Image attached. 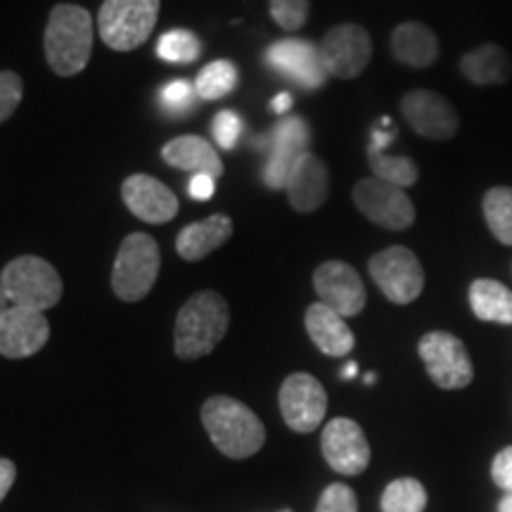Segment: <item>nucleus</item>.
Here are the masks:
<instances>
[{
	"label": "nucleus",
	"instance_id": "nucleus-1",
	"mask_svg": "<svg viewBox=\"0 0 512 512\" xmlns=\"http://www.w3.org/2000/svg\"><path fill=\"white\" fill-rule=\"evenodd\" d=\"M93 17L81 5H55L50 10L46 36V60L57 76L81 74L93 55Z\"/></svg>",
	"mask_w": 512,
	"mask_h": 512
},
{
	"label": "nucleus",
	"instance_id": "nucleus-2",
	"mask_svg": "<svg viewBox=\"0 0 512 512\" xmlns=\"http://www.w3.org/2000/svg\"><path fill=\"white\" fill-rule=\"evenodd\" d=\"M202 425L223 456L252 458L266 441V427L252 408L233 396H211L202 406Z\"/></svg>",
	"mask_w": 512,
	"mask_h": 512
},
{
	"label": "nucleus",
	"instance_id": "nucleus-3",
	"mask_svg": "<svg viewBox=\"0 0 512 512\" xmlns=\"http://www.w3.org/2000/svg\"><path fill=\"white\" fill-rule=\"evenodd\" d=\"M230 325L228 302L219 292H197L176 316L174 347L183 361L209 356L221 344Z\"/></svg>",
	"mask_w": 512,
	"mask_h": 512
},
{
	"label": "nucleus",
	"instance_id": "nucleus-4",
	"mask_svg": "<svg viewBox=\"0 0 512 512\" xmlns=\"http://www.w3.org/2000/svg\"><path fill=\"white\" fill-rule=\"evenodd\" d=\"M0 287L10 306H24V309L43 311L60 304L62 299V278L53 264L41 256H17L0 273Z\"/></svg>",
	"mask_w": 512,
	"mask_h": 512
},
{
	"label": "nucleus",
	"instance_id": "nucleus-5",
	"mask_svg": "<svg viewBox=\"0 0 512 512\" xmlns=\"http://www.w3.org/2000/svg\"><path fill=\"white\" fill-rule=\"evenodd\" d=\"M162 266V252L155 238L131 233L121 242L112 268V290L121 302L133 304L145 299L155 287Z\"/></svg>",
	"mask_w": 512,
	"mask_h": 512
},
{
	"label": "nucleus",
	"instance_id": "nucleus-6",
	"mask_svg": "<svg viewBox=\"0 0 512 512\" xmlns=\"http://www.w3.org/2000/svg\"><path fill=\"white\" fill-rule=\"evenodd\" d=\"M162 0H102L98 34L107 48L131 53L143 46L157 27Z\"/></svg>",
	"mask_w": 512,
	"mask_h": 512
},
{
	"label": "nucleus",
	"instance_id": "nucleus-7",
	"mask_svg": "<svg viewBox=\"0 0 512 512\" xmlns=\"http://www.w3.org/2000/svg\"><path fill=\"white\" fill-rule=\"evenodd\" d=\"M368 271L392 304H411L425 290V271L408 247L394 245L382 249L370 259Z\"/></svg>",
	"mask_w": 512,
	"mask_h": 512
},
{
	"label": "nucleus",
	"instance_id": "nucleus-8",
	"mask_svg": "<svg viewBox=\"0 0 512 512\" xmlns=\"http://www.w3.org/2000/svg\"><path fill=\"white\" fill-rule=\"evenodd\" d=\"M418 354L425 363L430 380L441 389H463L475 377L472 358L463 339L451 332H427L418 344Z\"/></svg>",
	"mask_w": 512,
	"mask_h": 512
},
{
	"label": "nucleus",
	"instance_id": "nucleus-9",
	"mask_svg": "<svg viewBox=\"0 0 512 512\" xmlns=\"http://www.w3.org/2000/svg\"><path fill=\"white\" fill-rule=\"evenodd\" d=\"M354 204L375 226L394 233L408 230L415 221V204L406 190L375 176L354 185Z\"/></svg>",
	"mask_w": 512,
	"mask_h": 512
},
{
	"label": "nucleus",
	"instance_id": "nucleus-10",
	"mask_svg": "<svg viewBox=\"0 0 512 512\" xmlns=\"http://www.w3.org/2000/svg\"><path fill=\"white\" fill-rule=\"evenodd\" d=\"M320 60L328 76L335 79H356L366 72L373 57V41L361 24H339L332 27L320 41Z\"/></svg>",
	"mask_w": 512,
	"mask_h": 512
},
{
	"label": "nucleus",
	"instance_id": "nucleus-11",
	"mask_svg": "<svg viewBox=\"0 0 512 512\" xmlns=\"http://www.w3.org/2000/svg\"><path fill=\"white\" fill-rule=\"evenodd\" d=\"M311 131L302 117H285L273 126V131L264 138L266 166L264 183L271 190H283L290 178L294 162L309 152Z\"/></svg>",
	"mask_w": 512,
	"mask_h": 512
},
{
	"label": "nucleus",
	"instance_id": "nucleus-12",
	"mask_svg": "<svg viewBox=\"0 0 512 512\" xmlns=\"http://www.w3.org/2000/svg\"><path fill=\"white\" fill-rule=\"evenodd\" d=\"M280 413L292 432L309 434L318 430L328 411V394L316 377L309 373H292L280 387Z\"/></svg>",
	"mask_w": 512,
	"mask_h": 512
},
{
	"label": "nucleus",
	"instance_id": "nucleus-13",
	"mask_svg": "<svg viewBox=\"0 0 512 512\" xmlns=\"http://www.w3.org/2000/svg\"><path fill=\"white\" fill-rule=\"evenodd\" d=\"M313 287L320 297V304L330 306L342 318L358 316L366 309L368 294L361 275L347 261H325L313 273Z\"/></svg>",
	"mask_w": 512,
	"mask_h": 512
},
{
	"label": "nucleus",
	"instance_id": "nucleus-14",
	"mask_svg": "<svg viewBox=\"0 0 512 512\" xmlns=\"http://www.w3.org/2000/svg\"><path fill=\"white\" fill-rule=\"evenodd\" d=\"M401 114L418 136L430 140H451L460 128L456 107L441 93L425 88H415L403 95Z\"/></svg>",
	"mask_w": 512,
	"mask_h": 512
},
{
	"label": "nucleus",
	"instance_id": "nucleus-15",
	"mask_svg": "<svg viewBox=\"0 0 512 512\" xmlns=\"http://www.w3.org/2000/svg\"><path fill=\"white\" fill-rule=\"evenodd\" d=\"M320 448L332 470L339 475L356 477L370 463V446L361 425L349 418H335L325 425Z\"/></svg>",
	"mask_w": 512,
	"mask_h": 512
},
{
	"label": "nucleus",
	"instance_id": "nucleus-16",
	"mask_svg": "<svg viewBox=\"0 0 512 512\" xmlns=\"http://www.w3.org/2000/svg\"><path fill=\"white\" fill-rule=\"evenodd\" d=\"M50 339V323L43 311L10 306L0 318V354L5 358H29Z\"/></svg>",
	"mask_w": 512,
	"mask_h": 512
},
{
	"label": "nucleus",
	"instance_id": "nucleus-17",
	"mask_svg": "<svg viewBox=\"0 0 512 512\" xmlns=\"http://www.w3.org/2000/svg\"><path fill=\"white\" fill-rule=\"evenodd\" d=\"M266 62L275 72L302 83L309 91L320 88L328 79L323 60H320V48L304 38H283V41L273 43L266 53Z\"/></svg>",
	"mask_w": 512,
	"mask_h": 512
},
{
	"label": "nucleus",
	"instance_id": "nucleus-18",
	"mask_svg": "<svg viewBox=\"0 0 512 512\" xmlns=\"http://www.w3.org/2000/svg\"><path fill=\"white\" fill-rule=\"evenodd\" d=\"M121 197H124L126 207L131 209L133 216H138L145 223H152V226L169 223L178 214V197L171 192V188H166L164 183H159L152 176H128L121 185Z\"/></svg>",
	"mask_w": 512,
	"mask_h": 512
},
{
	"label": "nucleus",
	"instance_id": "nucleus-19",
	"mask_svg": "<svg viewBox=\"0 0 512 512\" xmlns=\"http://www.w3.org/2000/svg\"><path fill=\"white\" fill-rule=\"evenodd\" d=\"M287 200L290 207L299 214H311V211L320 209L330 195V174L328 166L313 152H304L297 159L287 178Z\"/></svg>",
	"mask_w": 512,
	"mask_h": 512
},
{
	"label": "nucleus",
	"instance_id": "nucleus-20",
	"mask_svg": "<svg viewBox=\"0 0 512 512\" xmlns=\"http://www.w3.org/2000/svg\"><path fill=\"white\" fill-rule=\"evenodd\" d=\"M304 323H306V332H309L311 342L316 344L325 356L339 358L354 351L356 347L354 332H351L347 320L339 316V313L332 311L330 306L320 302L311 304L309 309H306Z\"/></svg>",
	"mask_w": 512,
	"mask_h": 512
},
{
	"label": "nucleus",
	"instance_id": "nucleus-21",
	"mask_svg": "<svg viewBox=\"0 0 512 512\" xmlns=\"http://www.w3.org/2000/svg\"><path fill=\"white\" fill-rule=\"evenodd\" d=\"M164 162L174 169L192 171V174H207L211 178L223 176V162L214 145L200 136H181L169 140L162 147Z\"/></svg>",
	"mask_w": 512,
	"mask_h": 512
},
{
	"label": "nucleus",
	"instance_id": "nucleus-22",
	"mask_svg": "<svg viewBox=\"0 0 512 512\" xmlns=\"http://www.w3.org/2000/svg\"><path fill=\"white\" fill-rule=\"evenodd\" d=\"M233 235V221L226 214H214L209 219L190 223L176 240V252L185 261H200L204 256L226 245Z\"/></svg>",
	"mask_w": 512,
	"mask_h": 512
},
{
	"label": "nucleus",
	"instance_id": "nucleus-23",
	"mask_svg": "<svg viewBox=\"0 0 512 512\" xmlns=\"http://www.w3.org/2000/svg\"><path fill=\"white\" fill-rule=\"evenodd\" d=\"M392 53L401 64L413 69L432 67L439 57V38L420 22L399 24L392 34Z\"/></svg>",
	"mask_w": 512,
	"mask_h": 512
},
{
	"label": "nucleus",
	"instance_id": "nucleus-24",
	"mask_svg": "<svg viewBox=\"0 0 512 512\" xmlns=\"http://www.w3.org/2000/svg\"><path fill=\"white\" fill-rule=\"evenodd\" d=\"M460 72L475 86H501L512 79V60L498 43H486L460 57Z\"/></svg>",
	"mask_w": 512,
	"mask_h": 512
},
{
	"label": "nucleus",
	"instance_id": "nucleus-25",
	"mask_svg": "<svg viewBox=\"0 0 512 512\" xmlns=\"http://www.w3.org/2000/svg\"><path fill=\"white\" fill-rule=\"evenodd\" d=\"M472 313L484 323L512 325V292L503 283L479 278L470 285Z\"/></svg>",
	"mask_w": 512,
	"mask_h": 512
},
{
	"label": "nucleus",
	"instance_id": "nucleus-26",
	"mask_svg": "<svg viewBox=\"0 0 512 512\" xmlns=\"http://www.w3.org/2000/svg\"><path fill=\"white\" fill-rule=\"evenodd\" d=\"M368 162L375 178H380V181H387L392 185H399V188H411V185L418 183L420 178L418 164H415L411 157L387 155L384 147L375 143L368 145Z\"/></svg>",
	"mask_w": 512,
	"mask_h": 512
},
{
	"label": "nucleus",
	"instance_id": "nucleus-27",
	"mask_svg": "<svg viewBox=\"0 0 512 512\" xmlns=\"http://www.w3.org/2000/svg\"><path fill=\"white\" fill-rule=\"evenodd\" d=\"M484 221L494 238L505 247H512V188L508 185H496L486 190L482 200Z\"/></svg>",
	"mask_w": 512,
	"mask_h": 512
},
{
	"label": "nucleus",
	"instance_id": "nucleus-28",
	"mask_svg": "<svg viewBox=\"0 0 512 512\" xmlns=\"http://www.w3.org/2000/svg\"><path fill=\"white\" fill-rule=\"evenodd\" d=\"M240 81V72L233 62L216 60L207 64L200 74H197L195 91L202 100H221L235 91Z\"/></svg>",
	"mask_w": 512,
	"mask_h": 512
},
{
	"label": "nucleus",
	"instance_id": "nucleus-29",
	"mask_svg": "<svg viewBox=\"0 0 512 512\" xmlns=\"http://www.w3.org/2000/svg\"><path fill=\"white\" fill-rule=\"evenodd\" d=\"M382 512H422L427 505V491L418 479L401 477L384 489Z\"/></svg>",
	"mask_w": 512,
	"mask_h": 512
},
{
	"label": "nucleus",
	"instance_id": "nucleus-30",
	"mask_svg": "<svg viewBox=\"0 0 512 512\" xmlns=\"http://www.w3.org/2000/svg\"><path fill=\"white\" fill-rule=\"evenodd\" d=\"M157 55L171 64H190L202 55V41L188 29L166 31L157 41Z\"/></svg>",
	"mask_w": 512,
	"mask_h": 512
},
{
	"label": "nucleus",
	"instance_id": "nucleus-31",
	"mask_svg": "<svg viewBox=\"0 0 512 512\" xmlns=\"http://www.w3.org/2000/svg\"><path fill=\"white\" fill-rule=\"evenodd\" d=\"M271 17L280 29L299 31L311 12V0H268Z\"/></svg>",
	"mask_w": 512,
	"mask_h": 512
},
{
	"label": "nucleus",
	"instance_id": "nucleus-32",
	"mask_svg": "<svg viewBox=\"0 0 512 512\" xmlns=\"http://www.w3.org/2000/svg\"><path fill=\"white\" fill-rule=\"evenodd\" d=\"M24 95V81L15 72H0V124L17 112Z\"/></svg>",
	"mask_w": 512,
	"mask_h": 512
},
{
	"label": "nucleus",
	"instance_id": "nucleus-33",
	"mask_svg": "<svg viewBox=\"0 0 512 512\" xmlns=\"http://www.w3.org/2000/svg\"><path fill=\"white\" fill-rule=\"evenodd\" d=\"M316 512H358L356 494L347 484H330L320 494Z\"/></svg>",
	"mask_w": 512,
	"mask_h": 512
},
{
	"label": "nucleus",
	"instance_id": "nucleus-34",
	"mask_svg": "<svg viewBox=\"0 0 512 512\" xmlns=\"http://www.w3.org/2000/svg\"><path fill=\"white\" fill-rule=\"evenodd\" d=\"M211 133H214L216 145H221L223 150H233L242 133V119L233 110H223L214 117Z\"/></svg>",
	"mask_w": 512,
	"mask_h": 512
},
{
	"label": "nucleus",
	"instance_id": "nucleus-35",
	"mask_svg": "<svg viewBox=\"0 0 512 512\" xmlns=\"http://www.w3.org/2000/svg\"><path fill=\"white\" fill-rule=\"evenodd\" d=\"M195 86H190L188 81H171L162 88V105L166 112L174 114H183L185 110H190L192 100H195Z\"/></svg>",
	"mask_w": 512,
	"mask_h": 512
},
{
	"label": "nucleus",
	"instance_id": "nucleus-36",
	"mask_svg": "<svg viewBox=\"0 0 512 512\" xmlns=\"http://www.w3.org/2000/svg\"><path fill=\"white\" fill-rule=\"evenodd\" d=\"M491 477H494L496 486L512 494V446L498 453L494 465H491Z\"/></svg>",
	"mask_w": 512,
	"mask_h": 512
},
{
	"label": "nucleus",
	"instance_id": "nucleus-37",
	"mask_svg": "<svg viewBox=\"0 0 512 512\" xmlns=\"http://www.w3.org/2000/svg\"><path fill=\"white\" fill-rule=\"evenodd\" d=\"M214 190H216V178H211L207 174H195L188 183L190 197L197 202H207L209 197H214Z\"/></svg>",
	"mask_w": 512,
	"mask_h": 512
},
{
	"label": "nucleus",
	"instance_id": "nucleus-38",
	"mask_svg": "<svg viewBox=\"0 0 512 512\" xmlns=\"http://www.w3.org/2000/svg\"><path fill=\"white\" fill-rule=\"evenodd\" d=\"M15 479H17L15 463L8 458H0V503H3V498L8 496V491L12 489V484H15Z\"/></svg>",
	"mask_w": 512,
	"mask_h": 512
},
{
	"label": "nucleus",
	"instance_id": "nucleus-39",
	"mask_svg": "<svg viewBox=\"0 0 512 512\" xmlns=\"http://www.w3.org/2000/svg\"><path fill=\"white\" fill-rule=\"evenodd\" d=\"M271 107H273L275 114H285V112L292 107V95H290V93L275 95L273 102H271Z\"/></svg>",
	"mask_w": 512,
	"mask_h": 512
},
{
	"label": "nucleus",
	"instance_id": "nucleus-40",
	"mask_svg": "<svg viewBox=\"0 0 512 512\" xmlns=\"http://www.w3.org/2000/svg\"><path fill=\"white\" fill-rule=\"evenodd\" d=\"M498 512H512V494H508L498 503Z\"/></svg>",
	"mask_w": 512,
	"mask_h": 512
},
{
	"label": "nucleus",
	"instance_id": "nucleus-41",
	"mask_svg": "<svg viewBox=\"0 0 512 512\" xmlns=\"http://www.w3.org/2000/svg\"><path fill=\"white\" fill-rule=\"evenodd\" d=\"M8 309H10V302H8V297H5L3 287H0V318H3V313Z\"/></svg>",
	"mask_w": 512,
	"mask_h": 512
},
{
	"label": "nucleus",
	"instance_id": "nucleus-42",
	"mask_svg": "<svg viewBox=\"0 0 512 512\" xmlns=\"http://www.w3.org/2000/svg\"><path fill=\"white\" fill-rule=\"evenodd\" d=\"M356 363H349V366L347 368H344V373H342V377H344V380H351V377H354L356 375Z\"/></svg>",
	"mask_w": 512,
	"mask_h": 512
},
{
	"label": "nucleus",
	"instance_id": "nucleus-43",
	"mask_svg": "<svg viewBox=\"0 0 512 512\" xmlns=\"http://www.w3.org/2000/svg\"><path fill=\"white\" fill-rule=\"evenodd\" d=\"M285 512H287V510H285Z\"/></svg>",
	"mask_w": 512,
	"mask_h": 512
}]
</instances>
